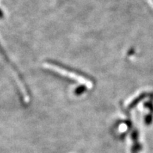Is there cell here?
<instances>
[{
    "label": "cell",
    "mask_w": 153,
    "mask_h": 153,
    "mask_svg": "<svg viewBox=\"0 0 153 153\" xmlns=\"http://www.w3.org/2000/svg\"><path fill=\"white\" fill-rule=\"evenodd\" d=\"M86 90V87H84V86H80V87H78L74 91V93H75L76 95H81L82 94H83Z\"/></svg>",
    "instance_id": "obj_3"
},
{
    "label": "cell",
    "mask_w": 153,
    "mask_h": 153,
    "mask_svg": "<svg viewBox=\"0 0 153 153\" xmlns=\"http://www.w3.org/2000/svg\"><path fill=\"white\" fill-rule=\"evenodd\" d=\"M46 64L50 67H52L53 69H55V70H57L60 73H65V74H69L70 76H78V77H82L84 79L90 80L89 79V76L86 75L84 73H82L81 72L77 71V70L72 69L71 68H69L67 65L60 63L59 62H56L54 60H48L46 62Z\"/></svg>",
    "instance_id": "obj_1"
},
{
    "label": "cell",
    "mask_w": 153,
    "mask_h": 153,
    "mask_svg": "<svg viewBox=\"0 0 153 153\" xmlns=\"http://www.w3.org/2000/svg\"><path fill=\"white\" fill-rule=\"evenodd\" d=\"M4 16V12L2 11V10L0 9V19H3Z\"/></svg>",
    "instance_id": "obj_4"
},
{
    "label": "cell",
    "mask_w": 153,
    "mask_h": 153,
    "mask_svg": "<svg viewBox=\"0 0 153 153\" xmlns=\"http://www.w3.org/2000/svg\"><path fill=\"white\" fill-rule=\"evenodd\" d=\"M0 55H1V57H2L4 60L5 62L7 63V65H8L10 67V68L12 69L13 70H14V72H15V73H16V76H18L19 81H20L21 83H22V85H23L22 86H23V87H24V88L25 89V90H26V91H27V92H28V88H27V87H26V83H25V82H24V77H23L22 74H21V72L19 71L18 69L16 68V66H15L13 64L12 62H11V61L10 60V59L9 58L8 55H7V53L5 52L2 46H1V43H0Z\"/></svg>",
    "instance_id": "obj_2"
}]
</instances>
